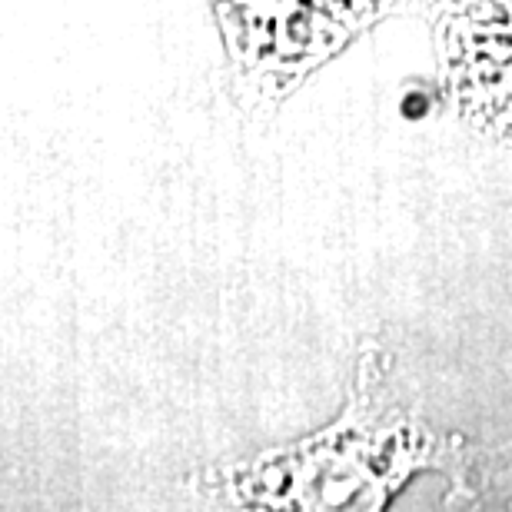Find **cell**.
<instances>
[{
    "label": "cell",
    "mask_w": 512,
    "mask_h": 512,
    "mask_svg": "<svg viewBox=\"0 0 512 512\" xmlns=\"http://www.w3.org/2000/svg\"><path fill=\"white\" fill-rule=\"evenodd\" d=\"M233 84L253 104H280L316 67L350 47L393 0H207Z\"/></svg>",
    "instance_id": "cell-2"
},
{
    "label": "cell",
    "mask_w": 512,
    "mask_h": 512,
    "mask_svg": "<svg viewBox=\"0 0 512 512\" xmlns=\"http://www.w3.org/2000/svg\"><path fill=\"white\" fill-rule=\"evenodd\" d=\"M429 17L459 114L512 143V0H436Z\"/></svg>",
    "instance_id": "cell-3"
},
{
    "label": "cell",
    "mask_w": 512,
    "mask_h": 512,
    "mask_svg": "<svg viewBox=\"0 0 512 512\" xmlns=\"http://www.w3.org/2000/svg\"><path fill=\"white\" fill-rule=\"evenodd\" d=\"M436 456L439 439L396 399L370 346L340 419L290 449L217 473L213 493L243 509H380Z\"/></svg>",
    "instance_id": "cell-1"
}]
</instances>
